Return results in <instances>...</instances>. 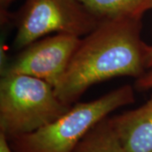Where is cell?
I'll list each match as a JSON object with an SVG mask.
<instances>
[{
    "label": "cell",
    "instance_id": "3",
    "mask_svg": "<svg viewBox=\"0 0 152 152\" xmlns=\"http://www.w3.org/2000/svg\"><path fill=\"white\" fill-rule=\"evenodd\" d=\"M53 87L24 75H3L0 81V133L10 140L51 124L69 111Z\"/></svg>",
    "mask_w": 152,
    "mask_h": 152
},
{
    "label": "cell",
    "instance_id": "9",
    "mask_svg": "<svg viewBox=\"0 0 152 152\" xmlns=\"http://www.w3.org/2000/svg\"><path fill=\"white\" fill-rule=\"evenodd\" d=\"M136 86L139 89L148 90L152 89V71L144 74L141 77L138 78L136 80Z\"/></svg>",
    "mask_w": 152,
    "mask_h": 152
},
{
    "label": "cell",
    "instance_id": "10",
    "mask_svg": "<svg viewBox=\"0 0 152 152\" xmlns=\"http://www.w3.org/2000/svg\"><path fill=\"white\" fill-rule=\"evenodd\" d=\"M0 152H14L11 149L9 140L2 133H0Z\"/></svg>",
    "mask_w": 152,
    "mask_h": 152
},
{
    "label": "cell",
    "instance_id": "6",
    "mask_svg": "<svg viewBox=\"0 0 152 152\" xmlns=\"http://www.w3.org/2000/svg\"><path fill=\"white\" fill-rule=\"evenodd\" d=\"M109 118L129 151L152 152V94L141 107Z\"/></svg>",
    "mask_w": 152,
    "mask_h": 152
},
{
    "label": "cell",
    "instance_id": "11",
    "mask_svg": "<svg viewBox=\"0 0 152 152\" xmlns=\"http://www.w3.org/2000/svg\"><path fill=\"white\" fill-rule=\"evenodd\" d=\"M15 0H0V6H1V10L5 11V10L9 6L12 4Z\"/></svg>",
    "mask_w": 152,
    "mask_h": 152
},
{
    "label": "cell",
    "instance_id": "5",
    "mask_svg": "<svg viewBox=\"0 0 152 152\" xmlns=\"http://www.w3.org/2000/svg\"><path fill=\"white\" fill-rule=\"evenodd\" d=\"M81 38L54 34L39 39L22 49L3 75H24L41 79L55 88L64 75Z\"/></svg>",
    "mask_w": 152,
    "mask_h": 152
},
{
    "label": "cell",
    "instance_id": "4",
    "mask_svg": "<svg viewBox=\"0 0 152 152\" xmlns=\"http://www.w3.org/2000/svg\"><path fill=\"white\" fill-rule=\"evenodd\" d=\"M102 21L82 0H26L15 16L14 48L22 50L54 34L86 37Z\"/></svg>",
    "mask_w": 152,
    "mask_h": 152
},
{
    "label": "cell",
    "instance_id": "7",
    "mask_svg": "<svg viewBox=\"0 0 152 152\" xmlns=\"http://www.w3.org/2000/svg\"><path fill=\"white\" fill-rule=\"evenodd\" d=\"M101 20L116 18H139L152 10V0H82Z\"/></svg>",
    "mask_w": 152,
    "mask_h": 152
},
{
    "label": "cell",
    "instance_id": "8",
    "mask_svg": "<svg viewBox=\"0 0 152 152\" xmlns=\"http://www.w3.org/2000/svg\"><path fill=\"white\" fill-rule=\"evenodd\" d=\"M75 152H129L119 140L109 118L98 123L79 143Z\"/></svg>",
    "mask_w": 152,
    "mask_h": 152
},
{
    "label": "cell",
    "instance_id": "2",
    "mask_svg": "<svg viewBox=\"0 0 152 152\" xmlns=\"http://www.w3.org/2000/svg\"><path fill=\"white\" fill-rule=\"evenodd\" d=\"M134 102L131 86H124L88 102L74 104L59 118L10 140L14 152H75L87 133L116 109Z\"/></svg>",
    "mask_w": 152,
    "mask_h": 152
},
{
    "label": "cell",
    "instance_id": "1",
    "mask_svg": "<svg viewBox=\"0 0 152 152\" xmlns=\"http://www.w3.org/2000/svg\"><path fill=\"white\" fill-rule=\"evenodd\" d=\"M141 19L103 20L81 38L64 75L54 88L64 103L73 106L94 85L120 76L136 77L148 68L151 46L141 38Z\"/></svg>",
    "mask_w": 152,
    "mask_h": 152
},
{
    "label": "cell",
    "instance_id": "12",
    "mask_svg": "<svg viewBox=\"0 0 152 152\" xmlns=\"http://www.w3.org/2000/svg\"><path fill=\"white\" fill-rule=\"evenodd\" d=\"M148 68H152V46H151V52H150V57L148 61Z\"/></svg>",
    "mask_w": 152,
    "mask_h": 152
}]
</instances>
